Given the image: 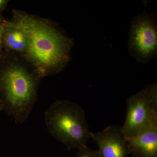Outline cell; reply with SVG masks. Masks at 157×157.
<instances>
[{"mask_svg":"<svg viewBox=\"0 0 157 157\" xmlns=\"http://www.w3.org/2000/svg\"><path fill=\"white\" fill-rule=\"evenodd\" d=\"M10 21L25 34L28 48L25 58L43 78L62 72L70 61L73 40L53 21L13 9Z\"/></svg>","mask_w":157,"mask_h":157,"instance_id":"6da1fadb","label":"cell"},{"mask_svg":"<svg viewBox=\"0 0 157 157\" xmlns=\"http://www.w3.org/2000/svg\"><path fill=\"white\" fill-rule=\"evenodd\" d=\"M42 74L22 56L4 51L0 56V109L22 124L38 98Z\"/></svg>","mask_w":157,"mask_h":157,"instance_id":"7a4b0ae2","label":"cell"},{"mask_svg":"<svg viewBox=\"0 0 157 157\" xmlns=\"http://www.w3.org/2000/svg\"><path fill=\"white\" fill-rule=\"evenodd\" d=\"M44 115L49 134L68 150L81 148L91 138L85 112L77 103L56 100L45 110Z\"/></svg>","mask_w":157,"mask_h":157,"instance_id":"3957f363","label":"cell"},{"mask_svg":"<svg viewBox=\"0 0 157 157\" xmlns=\"http://www.w3.org/2000/svg\"><path fill=\"white\" fill-rule=\"evenodd\" d=\"M127 113L122 131L127 138L157 126V85H149L126 100Z\"/></svg>","mask_w":157,"mask_h":157,"instance_id":"277c9868","label":"cell"},{"mask_svg":"<svg viewBox=\"0 0 157 157\" xmlns=\"http://www.w3.org/2000/svg\"><path fill=\"white\" fill-rule=\"evenodd\" d=\"M128 49L137 61L145 63L157 56V21L156 14L147 11L132 18L128 33Z\"/></svg>","mask_w":157,"mask_h":157,"instance_id":"5b68a950","label":"cell"},{"mask_svg":"<svg viewBox=\"0 0 157 157\" xmlns=\"http://www.w3.org/2000/svg\"><path fill=\"white\" fill-rule=\"evenodd\" d=\"M90 138L95 141L103 157H128L127 137L121 127L113 125L101 132H90Z\"/></svg>","mask_w":157,"mask_h":157,"instance_id":"8992f818","label":"cell"},{"mask_svg":"<svg viewBox=\"0 0 157 157\" xmlns=\"http://www.w3.org/2000/svg\"><path fill=\"white\" fill-rule=\"evenodd\" d=\"M127 139L129 155L132 157H157V126Z\"/></svg>","mask_w":157,"mask_h":157,"instance_id":"52a82bcc","label":"cell"},{"mask_svg":"<svg viewBox=\"0 0 157 157\" xmlns=\"http://www.w3.org/2000/svg\"><path fill=\"white\" fill-rule=\"evenodd\" d=\"M4 27L3 50L24 56L28 48V40L25 34L9 20H4Z\"/></svg>","mask_w":157,"mask_h":157,"instance_id":"ba28073f","label":"cell"},{"mask_svg":"<svg viewBox=\"0 0 157 157\" xmlns=\"http://www.w3.org/2000/svg\"><path fill=\"white\" fill-rule=\"evenodd\" d=\"M75 157H103L98 151L89 148L86 145L78 149Z\"/></svg>","mask_w":157,"mask_h":157,"instance_id":"9c48e42d","label":"cell"},{"mask_svg":"<svg viewBox=\"0 0 157 157\" xmlns=\"http://www.w3.org/2000/svg\"><path fill=\"white\" fill-rule=\"evenodd\" d=\"M4 17L2 14H0V56L2 54L3 51V34H4Z\"/></svg>","mask_w":157,"mask_h":157,"instance_id":"30bf717a","label":"cell"},{"mask_svg":"<svg viewBox=\"0 0 157 157\" xmlns=\"http://www.w3.org/2000/svg\"><path fill=\"white\" fill-rule=\"evenodd\" d=\"M9 2V1L8 0H0V14H2V12L5 11Z\"/></svg>","mask_w":157,"mask_h":157,"instance_id":"8fae6325","label":"cell"},{"mask_svg":"<svg viewBox=\"0 0 157 157\" xmlns=\"http://www.w3.org/2000/svg\"><path fill=\"white\" fill-rule=\"evenodd\" d=\"M2 111V110H1V109H0V111Z\"/></svg>","mask_w":157,"mask_h":157,"instance_id":"7c38bea8","label":"cell"}]
</instances>
